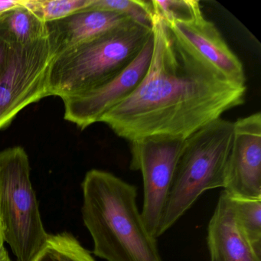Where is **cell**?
I'll use <instances>...</instances> for the list:
<instances>
[{
    "mask_svg": "<svg viewBox=\"0 0 261 261\" xmlns=\"http://www.w3.org/2000/svg\"><path fill=\"white\" fill-rule=\"evenodd\" d=\"M153 49L135 91L102 117L119 137L186 140L229 110L242 105L245 85L226 79L154 16Z\"/></svg>",
    "mask_w": 261,
    "mask_h": 261,
    "instance_id": "6da1fadb",
    "label": "cell"
},
{
    "mask_svg": "<svg viewBox=\"0 0 261 261\" xmlns=\"http://www.w3.org/2000/svg\"><path fill=\"white\" fill-rule=\"evenodd\" d=\"M82 215L94 244L106 261H163L157 238L137 207V189L111 172L91 169L82 184Z\"/></svg>",
    "mask_w": 261,
    "mask_h": 261,
    "instance_id": "7a4b0ae2",
    "label": "cell"
},
{
    "mask_svg": "<svg viewBox=\"0 0 261 261\" xmlns=\"http://www.w3.org/2000/svg\"><path fill=\"white\" fill-rule=\"evenodd\" d=\"M152 35V30L129 21L55 56L47 96L63 99L110 82L135 60Z\"/></svg>",
    "mask_w": 261,
    "mask_h": 261,
    "instance_id": "3957f363",
    "label": "cell"
},
{
    "mask_svg": "<svg viewBox=\"0 0 261 261\" xmlns=\"http://www.w3.org/2000/svg\"><path fill=\"white\" fill-rule=\"evenodd\" d=\"M233 123L219 118L184 140L157 230L167 231L206 191L224 188Z\"/></svg>",
    "mask_w": 261,
    "mask_h": 261,
    "instance_id": "277c9868",
    "label": "cell"
},
{
    "mask_svg": "<svg viewBox=\"0 0 261 261\" xmlns=\"http://www.w3.org/2000/svg\"><path fill=\"white\" fill-rule=\"evenodd\" d=\"M23 148L0 152V224L16 261H33L49 238L42 222Z\"/></svg>",
    "mask_w": 261,
    "mask_h": 261,
    "instance_id": "5b68a950",
    "label": "cell"
},
{
    "mask_svg": "<svg viewBox=\"0 0 261 261\" xmlns=\"http://www.w3.org/2000/svg\"><path fill=\"white\" fill-rule=\"evenodd\" d=\"M184 140L155 136L130 143V169L143 176L142 218L155 238Z\"/></svg>",
    "mask_w": 261,
    "mask_h": 261,
    "instance_id": "8992f818",
    "label": "cell"
},
{
    "mask_svg": "<svg viewBox=\"0 0 261 261\" xmlns=\"http://www.w3.org/2000/svg\"><path fill=\"white\" fill-rule=\"evenodd\" d=\"M53 56L46 38L12 48L0 75V130L30 105L47 96V76Z\"/></svg>",
    "mask_w": 261,
    "mask_h": 261,
    "instance_id": "52a82bcc",
    "label": "cell"
},
{
    "mask_svg": "<svg viewBox=\"0 0 261 261\" xmlns=\"http://www.w3.org/2000/svg\"><path fill=\"white\" fill-rule=\"evenodd\" d=\"M152 49V35L135 60L117 77L94 89L62 99L65 120L82 129L100 122L105 114L127 98L141 83L149 68Z\"/></svg>",
    "mask_w": 261,
    "mask_h": 261,
    "instance_id": "ba28073f",
    "label": "cell"
},
{
    "mask_svg": "<svg viewBox=\"0 0 261 261\" xmlns=\"http://www.w3.org/2000/svg\"><path fill=\"white\" fill-rule=\"evenodd\" d=\"M224 192L235 199H261V114L233 123Z\"/></svg>",
    "mask_w": 261,
    "mask_h": 261,
    "instance_id": "9c48e42d",
    "label": "cell"
},
{
    "mask_svg": "<svg viewBox=\"0 0 261 261\" xmlns=\"http://www.w3.org/2000/svg\"><path fill=\"white\" fill-rule=\"evenodd\" d=\"M169 27L177 39L226 79L245 85L242 63L229 48L215 24L204 17L202 12L191 20L175 22Z\"/></svg>",
    "mask_w": 261,
    "mask_h": 261,
    "instance_id": "30bf717a",
    "label": "cell"
},
{
    "mask_svg": "<svg viewBox=\"0 0 261 261\" xmlns=\"http://www.w3.org/2000/svg\"><path fill=\"white\" fill-rule=\"evenodd\" d=\"M129 21L114 12L85 9L59 20L45 22L51 56L55 57Z\"/></svg>",
    "mask_w": 261,
    "mask_h": 261,
    "instance_id": "8fae6325",
    "label": "cell"
},
{
    "mask_svg": "<svg viewBox=\"0 0 261 261\" xmlns=\"http://www.w3.org/2000/svg\"><path fill=\"white\" fill-rule=\"evenodd\" d=\"M212 261H261L238 224L233 201L224 190L207 227Z\"/></svg>",
    "mask_w": 261,
    "mask_h": 261,
    "instance_id": "7c38bea8",
    "label": "cell"
},
{
    "mask_svg": "<svg viewBox=\"0 0 261 261\" xmlns=\"http://www.w3.org/2000/svg\"><path fill=\"white\" fill-rule=\"evenodd\" d=\"M46 38L45 22L22 4L0 18V39L9 45L24 46Z\"/></svg>",
    "mask_w": 261,
    "mask_h": 261,
    "instance_id": "4fadbf2b",
    "label": "cell"
},
{
    "mask_svg": "<svg viewBox=\"0 0 261 261\" xmlns=\"http://www.w3.org/2000/svg\"><path fill=\"white\" fill-rule=\"evenodd\" d=\"M89 10L114 12L134 23L152 30L154 12L151 1L143 0H92Z\"/></svg>",
    "mask_w": 261,
    "mask_h": 261,
    "instance_id": "5bb4252c",
    "label": "cell"
},
{
    "mask_svg": "<svg viewBox=\"0 0 261 261\" xmlns=\"http://www.w3.org/2000/svg\"><path fill=\"white\" fill-rule=\"evenodd\" d=\"M237 220L255 253L261 257V199H235Z\"/></svg>",
    "mask_w": 261,
    "mask_h": 261,
    "instance_id": "9a60e30c",
    "label": "cell"
},
{
    "mask_svg": "<svg viewBox=\"0 0 261 261\" xmlns=\"http://www.w3.org/2000/svg\"><path fill=\"white\" fill-rule=\"evenodd\" d=\"M92 0H22V4L44 22L67 17L89 7Z\"/></svg>",
    "mask_w": 261,
    "mask_h": 261,
    "instance_id": "2e32d148",
    "label": "cell"
},
{
    "mask_svg": "<svg viewBox=\"0 0 261 261\" xmlns=\"http://www.w3.org/2000/svg\"><path fill=\"white\" fill-rule=\"evenodd\" d=\"M154 16L169 27L177 22H186L201 13L196 0H152Z\"/></svg>",
    "mask_w": 261,
    "mask_h": 261,
    "instance_id": "e0dca14e",
    "label": "cell"
},
{
    "mask_svg": "<svg viewBox=\"0 0 261 261\" xmlns=\"http://www.w3.org/2000/svg\"><path fill=\"white\" fill-rule=\"evenodd\" d=\"M11 50L12 47L0 39V75L4 72L8 63Z\"/></svg>",
    "mask_w": 261,
    "mask_h": 261,
    "instance_id": "ac0fdd59",
    "label": "cell"
},
{
    "mask_svg": "<svg viewBox=\"0 0 261 261\" xmlns=\"http://www.w3.org/2000/svg\"><path fill=\"white\" fill-rule=\"evenodd\" d=\"M20 2L21 0H0V18L9 10L19 5Z\"/></svg>",
    "mask_w": 261,
    "mask_h": 261,
    "instance_id": "d6986e66",
    "label": "cell"
},
{
    "mask_svg": "<svg viewBox=\"0 0 261 261\" xmlns=\"http://www.w3.org/2000/svg\"><path fill=\"white\" fill-rule=\"evenodd\" d=\"M0 261H13L9 256L8 252L6 250L5 247L0 250Z\"/></svg>",
    "mask_w": 261,
    "mask_h": 261,
    "instance_id": "ffe728a7",
    "label": "cell"
},
{
    "mask_svg": "<svg viewBox=\"0 0 261 261\" xmlns=\"http://www.w3.org/2000/svg\"><path fill=\"white\" fill-rule=\"evenodd\" d=\"M4 247V237H3L2 229L0 224V250Z\"/></svg>",
    "mask_w": 261,
    "mask_h": 261,
    "instance_id": "44dd1931",
    "label": "cell"
}]
</instances>
